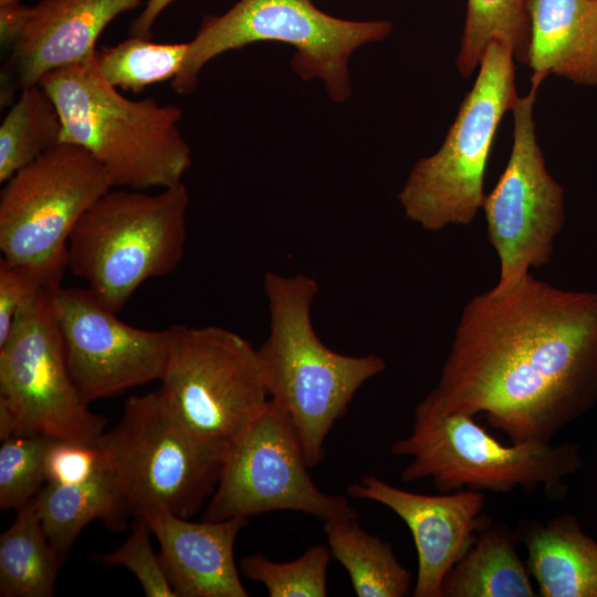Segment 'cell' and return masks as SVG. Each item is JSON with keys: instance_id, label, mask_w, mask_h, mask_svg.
I'll return each instance as SVG.
<instances>
[{"instance_id": "cell-1", "label": "cell", "mask_w": 597, "mask_h": 597, "mask_svg": "<svg viewBox=\"0 0 597 597\" xmlns=\"http://www.w3.org/2000/svg\"><path fill=\"white\" fill-rule=\"evenodd\" d=\"M597 404V292L530 273L463 307L426 413H483L511 442H552Z\"/></svg>"}, {"instance_id": "cell-2", "label": "cell", "mask_w": 597, "mask_h": 597, "mask_svg": "<svg viewBox=\"0 0 597 597\" xmlns=\"http://www.w3.org/2000/svg\"><path fill=\"white\" fill-rule=\"evenodd\" d=\"M96 52L38 83L60 112L61 143L90 153L113 188L164 189L181 182L191 166V150L179 128L182 111L154 98L124 96L101 75Z\"/></svg>"}, {"instance_id": "cell-3", "label": "cell", "mask_w": 597, "mask_h": 597, "mask_svg": "<svg viewBox=\"0 0 597 597\" xmlns=\"http://www.w3.org/2000/svg\"><path fill=\"white\" fill-rule=\"evenodd\" d=\"M264 291L270 333L258 353L269 397L291 419L314 468L324 460L326 437L355 394L387 364L375 354H339L320 339L311 317L318 291L313 277L269 272Z\"/></svg>"}, {"instance_id": "cell-4", "label": "cell", "mask_w": 597, "mask_h": 597, "mask_svg": "<svg viewBox=\"0 0 597 597\" xmlns=\"http://www.w3.org/2000/svg\"><path fill=\"white\" fill-rule=\"evenodd\" d=\"M184 182L160 189L108 190L81 218L67 243V269L118 313L146 281L172 273L187 239Z\"/></svg>"}, {"instance_id": "cell-5", "label": "cell", "mask_w": 597, "mask_h": 597, "mask_svg": "<svg viewBox=\"0 0 597 597\" xmlns=\"http://www.w3.org/2000/svg\"><path fill=\"white\" fill-rule=\"evenodd\" d=\"M98 444L132 517L153 510L195 515L216 490L228 450L191 431L158 390L128 398Z\"/></svg>"}, {"instance_id": "cell-6", "label": "cell", "mask_w": 597, "mask_h": 597, "mask_svg": "<svg viewBox=\"0 0 597 597\" xmlns=\"http://www.w3.org/2000/svg\"><path fill=\"white\" fill-rule=\"evenodd\" d=\"M474 418L467 413L415 411L411 432L390 448L392 454L410 459L401 481L430 479L443 493H509L542 488L549 499L566 496L565 478L583 465L575 442L526 441L506 446Z\"/></svg>"}, {"instance_id": "cell-7", "label": "cell", "mask_w": 597, "mask_h": 597, "mask_svg": "<svg viewBox=\"0 0 597 597\" xmlns=\"http://www.w3.org/2000/svg\"><path fill=\"white\" fill-rule=\"evenodd\" d=\"M392 23L385 20L349 21L320 10L312 0H239L220 15H207L188 42L184 64L170 82L180 95L198 86L202 67L231 50L263 41L295 49L291 61L302 80L321 78L334 102L352 92L348 60L359 46L385 40Z\"/></svg>"}, {"instance_id": "cell-8", "label": "cell", "mask_w": 597, "mask_h": 597, "mask_svg": "<svg viewBox=\"0 0 597 597\" xmlns=\"http://www.w3.org/2000/svg\"><path fill=\"white\" fill-rule=\"evenodd\" d=\"M511 48L492 41L440 149L421 158L398 195L405 216L427 231L469 226L484 200V175L499 124L520 97Z\"/></svg>"}, {"instance_id": "cell-9", "label": "cell", "mask_w": 597, "mask_h": 597, "mask_svg": "<svg viewBox=\"0 0 597 597\" xmlns=\"http://www.w3.org/2000/svg\"><path fill=\"white\" fill-rule=\"evenodd\" d=\"M0 193L2 256L61 283L69 239L108 190L104 167L84 148L61 143L9 178Z\"/></svg>"}, {"instance_id": "cell-10", "label": "cell", "mask_w": 597, "mask_h": 597, "mask_svg": "<svg viewBox=\"0 0 597 597\" xmlns=\"http://www.w3.org/2000/svg\"><path fill=\"white\" fill-rule=\"evenodd\" d=\"M81 396L43 290L0 346V441L15 434L97 444L106 419Z\"/></svg>"}, {"instance_id": "cell-11", "label": "cell", "mask_w": 597, "mask_h": 597, "mask_svg": "<svg viewBox=\"0 0 597 597\" xmlns=\"http://www.w3.org/2000/svg\"><path fill=\"white\" fill-rule=\"evenodd\" d=\"M159 383V394L181 422L226 446L270 400L258 348L219 326L175 325Z\"/></svg>"}, {"instance_id": "cell-12", "label": "cell", "mask_w": 597, "mask_h": 597, "mask_svg": "<svg viewBox=\"0 0 597 597\" xmlns=\"http://www.w3.org/2000/svg\"><path fill=\"white\" fill-rule=\"evenodd\" d=\"M289 416L269 400L229 444L202 520L222 521L295 511L323 523L357 517L346 498L324 493L312 480Z\"/></svg>"}, {"instance_id": "cell-13", "label": "cell", "mask_w": 597, "mask_h": 597, "mask_svg": "<svg viewBox=\"0 0 597 597\" xmlns=\"http://www.w3.org/2000/svg\"><path fill=\"white\" fill-rule=\"evenodd\" d=\"M513 111V144L506 167L482 209L489 241L500 262L498 293L512 290L532 269L547 265L565 223L564 189L548 172L535 135L533 106L542 82Z\"/></svg>"}, {"instance_id": "cell-14", "label": "cell", "mask_w": 597, "mask_h": 597, "mask_svg": "<svg viewBox=\"0 0 597 597\" xmlns=\"http://www.w3.org/2000/svg\"><path fill=\"white\" fill-rule=\"evenodd\" d=\"M45 291L69 370L87 404L161 379L175 325L156 331L132 326L87 287L59 283Z\"/></svg>"}, {"instance_id": "cell-15", "label": "cell", "mask_w": 597, "mask_h": 597, "mask_svg": "<svg viewBox=\"0 0 597 597\" xmlns=\"http://www.w3.org/2000/svg\"><path fill=\"white\" fill-rule=\"evenodd\" d=\"M347 493L388 507L409 528L418 559L413 597H441L447 574L491 520L483 513L486 499L482 491L419 494L364 475L347 488Z\"/></svg>"}, {"instance_id": "cell-16", "label": "cell", "mask_w": 597, "mask_h": 597, "mask_svg": "<svg viewBox=\"0 0 597 597\" xmlns=\"http://www.w3.org/2000/svg\"><path fill=\"white\" fill-rule=\"evenodd\" d=\"M146 0H41L29 7L8 67L22 90L49 72L91 57L104 29Z\"/></svg>"}, {"instance_id": "cell-17", "label": "cell", "mask_w": 597, "mask_h": 597, "mask_svg": "<svg viewBox=\"0 0 597 597\" xmlns=\"http://www.w3.org/2000/svg\"><path fill=\"white\" fill-rule=\"evenodd\" d=\"M159 544V558L178 597H247L234 543L247 517L189 521L164 510L140 515Z\"/></svg>"}, {"instance_id": "cell-18", "label": "cell", "mask_w": 597, "mask_h": 597, "mask_svg": "<svg viewBox=\"0 0 597 597\" xmlns=\"http://www.w3.org/2000/svg\"><path fill=\"white\" fill-rule=\"evenodd\" d=\"M526 65L540 82L597 85V0H533Z\"/></svg>"}, {"instance_id": "cell-19", "label": "cell", "mask_w": 597, "mask_h": 597, "mask_svg": "<svg viewBox=\"0 0 597 597\" xmlns=\"http://www.w3.org/2000/svg\"><path fill=\"white\" fill-rule=\"evenodd\" d=\"M542 597H597V542L578 520H521L515 528Z\"/></svg>"}, {"instance_id": "cell-20", "label": "cell", "mask_w": 597, "mask_h": 597, "mask_svg": "<svg viewBox=\"0 0 597 597\" xmlns=\"http://www.w3.org/2000/svg\"><path fill=\"white\" fill-rule=\"evenodd\" d=\"M519 545L515 530L490 520L447 574L441 597L538 596Z\"/></svg>"}, {"instance_id": "cell-21", "label": "cell", "mask_w": 597, "mask_h": 597, "mask_svg": "<svg viewBox=\"0 0 597 597\" xmlns=\"http://www.w3.org/2000/svg\"><path fill=\"white\" fill-rule=\"evenodd\" d=\"M34 502L51 544L64 559L80 533L94 520L122 532L132 517L106 467L83 483H45Z\"/></svg>"}, {"instance_id": "cell-22", "label": "cell", "mask_w": 597, "mask_h": 597, "mask_svg": "<svg viewBox=\"0 0 597 597\" xmlns=\"http://www.w3.org/2000/svg\"><path fill=\"white\" fill-rule=\"evenodd\" d=\"M65 559L51 544L34 499L0 536V596L51 597Z\"/></svg>"}, {"instance_id": "cell-23", "label": "cell", "mask_w": 597, "mask_h": 597, "mask_svg": "<svg viewBox=\"0 0 597 597\" xmlns=\"http://www.w3.org/2000/svg\"><path fill=\"white\" fill-rule=\"evenodd\" d=\"M332 557L347 572L358 597H406L411 573L389 542L365 531L357 517L324 523Z\"/></svg>"}, {"instance_id": "cell-24", "label": "cell", "mask_w": 597, "mask_h": 597, "mask_svg": "<svg viewBox=\"0 0 597 597\" xmlns=\"http://www.w3.org/2000/svg\"><path fill=\"white\" fill-rule=\"evenodd\" d=\"M0 126V182L61 144L63 123L51 96L39 84L20 90Z\"/></svg>"}, {"instance_id": "cell-25", "label": "cell", "mask_w": 597, "mask_h": 597, "mask_svg": "<svg viewBox=\"0 0 597 597\" xmlns=\"http://www.w3.org/2000/svg\"><path fill=\"white\" fill-rule=\"evenodd\" d=\"M532 1L468 0L457 57V66L462 76L468 77L474 72L492 41L509 45L514 59L527 64Z\"/></svg>"}, {"instance_id": "cell-26", "label": "cell", "mask_w": 597, "mask_h": 597, "mask_svg": "<svg viewBox=\"0 0 597 597\" xmlns=\"http://www.w3.org/2000/svg\"><path fill=\"white\" fill-rule=\"evenodd\" d=\"M188 42L157 43L132 36L96 52L103 78L117 90L140 93L148 86L172 81L188 53Z\"/></svg>"}, {"instance_id": "cell-27", "label": "cell", "mask_w": 597, "mask_h": 597, "mask_svg": "<svg viewBox=\"0 0 597 597\" xmlns=\"http://www.w3.org/2000/svg\"><path fill=\"white\" fill-rule=\"evenodd\" d=\"M331 558L328 546L316 544L290 562L277 563L258 553L243 556L240 570L262 584L270 597H325Z\"/></svg>"}, {"instance_id": "cell-28", "label": "cell", "mask_w": 597, "mask_h": 597, "mask_svg": "<svg viewBox=\"0 0 597 597\" xmlns=\"http://www.w3.org/2000/svg\"><path fill=\"white\" fill-rule=\"evenodd\" d=\"M52 440L39 434H15L1 440V510L18 511L45 485V454Z\"/></svg>"}, {"instance_id": "cell-29", "label": "cell", "mask_w": 597, "mask_h": 597, "mask_svg": "<svg viewBox=\"0 0 597 597\" xmlns=\"http://www.w3.org/2000/svg\"><path fill=\"white\" fill-rule=\"evenodd\" d=\"M151 531L142 516L136 517L127 540L115 551L95 556L104 566H122L139 582L147 597H178L170 585L159 554L150 543Z\"/></svg>"}, {"instance_id": "cell-30", "label": "cell", "mask_w": 597, "mask_h": 597, "mask_svg": "<svg viewBox=\"0 0 597 597\" xmlns=\"http://www.w3.org/2000/svg\"><path fill=\"white\" fill-rule=\"evenodd\" d=\"M54 285L36 268L0 260V346L8 338L18 314L43 290Z\"/></svg>"}, {"instance_id": "cell-31", "label": "cell", "mask_w": 597, "mask_h": 597, "mask_svg": "<svg viewBox=\"0 0 597 597\" xmlns=\"http://www.w3.org/2000/svg\"><path fill=\"white\" fill-rule=\"evenodd\" d=\"M105 469L100 444L53 439L45 454L46 483L78 484Z\"/></svg>"}, {"instance_id": "cell-32", "label": "cell", "mask_w": 597, "mask_h": 597, "mask_svg": "<svg viewBox=\"0 0 597 597\" xmlns=\"http://www.w3.org/2000/svg\"><path fill=\"white\" fill-rule=\"evenodd\" d=\"M176 0H146L144 9L129 28L132 36L151 39V30L159 15Z\"/></svg>"}, {"instance_id": "cell-33", "label": "cell", "mask_w": 597, "mask_h": 597, "mask_svg": "<svg viewBox=\"0 0 597 597\" xmlns=\"http://www.w3.org/2000/svg\"><path fill=\"white\" fill-rule=\"evenodd\" d=\"M21 6L20 0H0V10H13Z\"/></svg>"}]
</instances>
